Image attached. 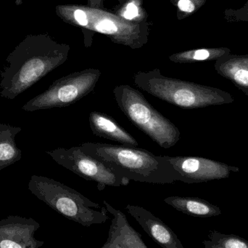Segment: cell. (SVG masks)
Instances as JSON below:
<instances>
[{"label": "cell", "instance_id": "obj_1", "mask_svg": "<svg viewBox=\"0 0 248 248\" xmlns=\"http://www.w3.org/2000/svg\"><path fill=\"white\" fill-rule=\"evenodd\" d=\"M71 48L47 34L28 35L7 57L0 96L16 99L68 60Z\"/></svg>", "mask_w": 248, "mask_h": 248}, {"label": "cell", "instance_id": "obj_2", "mask_svg": "<svg viewBox=\"0 0 248 248\" xmlns=\"http://www.w3.org/2000/svg\"><path fill=\"white\" fill-rule=\"evenodd\" d=\"M81 147L86 154L129 181L163 185L178 182L177 173L166 156L155 155L137 147L103 143H83Z\"/></svg>", "mask_w": 248, "mask_h": 248}, {"label": "cell", "instance_id": "obj_3", "mask_svg": "<svg viewBox=\"0 0 248 248\" xmlns=\"http://www.w3.org/2000/svg\"><path fill=\"white\" fill-rule=\"evenodd\" d=\"M55 11L58 17L65 23L103 33L118 45L140 49L148 42V21H130L115 13L88 5L61 4L57 6Z\"/></svg>", "mask_w": 248, "mask_h": 248}, {"label": "cell", "instance_id": "obj_4", "mask_svg": "<svg viewBox=\"0 0 248 248\" xmlns=\"http://www.w3.org/2000/svg\"><path fill=\"white\" fill-rule=\"evenodd\" d=\"M134 81L141 90L182 109H202L232 103L234 100L228 92L168 77L163 75L158 68L138 71L134 74Z\"/></svg>", "mask_w": 248, "mask_h": 248}, {"label": "cell", "instance_id": "obj_5", "mask_svg": "<svg viewBox=\"0 0 248 248\" xmlns=\"http://www.w3.org/2000/svg\"><path fill=\"white\" fill-rule=\"evenodd\" d=\"M29 190L58 214L84 227L104 224L110 218L106 208L54 179L33 175Z\"/></svg>", "mask_w": 248, "mask_h": 248}, {"label": "cell", "instance_id": "obj_6", "mask_svg": "<svg viewBox=\"0 0 248 248\" xmlns=\"http://www.w3.org/2000/svg\"><path fill=\"white\" fill-rule=\"evenodd\" d=\"M118 106L128 120L165 149L174 147L180 139L179 128L155 109L144 95L127 84L113 89Z\"/></svg>", "mask_w": 248, "mask_h": 248}, {"label": "cell", "instance_id": "obj_7", "mask_svg": "<svg viewBox=\"0 0 248 248\" xmlns=\"http://www.w3.org/2000/svg\"><path fill=\"white\" fill-rule=\"evenodd\" d=\"M101 71L87 68L55 80L47 90L31 99L22 107L26 112L66 107L81 100L95 88Z\"/></svg>", "mask_w": 248, "mask_h": 248}, {"label": "cell", "instance_id": "obj_8", "mask_svg": "<svg viewBox=\"0 0 248 248\" xmlns=\"http://www.w3.org/2000/svg\"><path fill=\"white\" fill-rule=\"evenodd\" d=\"M60 165L78 175L84 180L94 182L99 190L107 186H127L130 181L116 173L103 162L86 154L80 147L58 148L46 151Z\"/></svg>", "mask_w": 248, "mask_h": 248}, {"label": "cell", "instance_id": "obj_9", "mask_svg": "<svg viewBox=\"0 0 248 248\" xmlns=\"http://www.w3.org/2000/svg\"><path fill=\"white\" fill-rule=\"evenodd\" d=\"M166 157L177 173L178 182L188 184L227 179L231 173L240 172L238 167L204 157L192 156H166Z\"/></svg>", "mask_w": 248, "mask_h": 248}, {"label": "cell", "instance_id": "obj_10", "mask_svg": "<svg viewBox=\"0 0 248 248\" xmlns=\"http://www.w3.org/2000/svg\"><path fill=\"white\" fill-rule=\"evenodd\" d=\"M40 224L31 218L10 215L0 221V248H39L45 244L35 238Z\"/></svg>", "mask_w": 248, "mask_h": 248}, {"label": "cell", "instance_id": "obj_11", "mask_svg": "<svg viewBox=\"0 0 248 248\" xmlns=\"http://www.w3.org/2000/svg\"><path fill=\"white\" fill-rule=\"evenodd\" d=\"M125 209L157 245L163 248H184L173 230L151 212L138 205H127Z\"/></svg>", "mask_w": 248, "mask_h": 248}, {"label": "cell", "instance_id": "obj_12", "mask_svg": "<svg viewBox=\"0 0 248 248\" xmlns=\"http://www.w3.org/2000/svg\"><path fill=\"white\" fill-rule=\"evenodd\" d=\"M106 209L113 216L109 230L108 238L102 248H147L140 233L128 223L126 216L106 201Z\"/></svg>", "mask_w": 248, "mask_h": 248}, {"label": "cell", "instance_id": "obj_13", "mask_svg": "<svg viewBox=\"0 0 248 248\" xmlns=\"http://www.w3.org/2000/svg\"><path fill=\"white\" fill-rule=\"evenodd\" d=\"M89 121L90 128L96 136L116 141L127 147H138L137 140L112 116L103 112H92Z\"/></svg>", "mask_w": 248, "mask_h": 248}, {"label": "cell", "instance_id": "obj_14", "mask_svg": "<svg viewBox=\"0 0 248 248\" xmlns=\"http://www.w3.org/2000/svg\"><path fill=\"white\" fill-rule=\"evenodd\" d=\"M214 68L219 75L231 81L248 96V54L224 55L215 61Z\"/></svg>", "mask_w": 248, "mask_h": 248}, {"label": "cell", "instance_id": "obj_15", "mask_svg": "<svg viewBox=\"0 0 248 248\" xmlns=\"http://www.w3.org/2000/svg\"><path fill=\"white\" fill-rule=\"evenodd\" d=\"M164 202L176 211L191 216L210 218L221 214L218 206L195 197L170 196L166 198Z\"/></svg>", "mask_w": 248, "mask_h": 248}, {"label": "cell", "instance_id": "obj_16", "mask_svg": "<svg viewBox=\"0 0 248 248\" xmlns=\"http://www.w3.org/2000/svg\"><path fill=\"white\" fill-rule=\"evenodd\" d=\"M20 127L0 124V170L17 163L22 158V151L16 142Z\"/></svg>", "mask_w": 248, "mask_h": 248}, {"label": "cell", "instance_id": "obj_17", "mask_svg": "<svg viewBox=\"0 0 248 248\" xmlns=\"http://www.w3.org/2000/svg\"><path fill=\"white\" fill-rule=\"evenodd\" d=\"M230 53H231V50L227 48H202L172 54L169 56V60L177 64H189L199 61H217Z\"/></svg>", "mask_w": 248, "mask_h": 248}, {"label": "cell", "instance_id": "obj_18", "mask_svg": "<svg viewBox=\"0 0 248 248\" xmlns=\"http://www.w3.org/2000/svg\"><path fill=\"white\" fill-rule=\"evenodd\" d=\"M115 13L130 21L147 22L148 15L143 7V0H119Z\"/></svg>", "mask_w": 248, "mask_h": 248}, {"label": "cell", "instance_id": "obj_19", "mask_svg": "<svg viewBox=\"0 0 248 248\" xmlns=\"http://www.w3.org/2000/svg\"><path fill=\"white\" fill-rule=\"evenodd\" d=\"M209 240H204L202 245L205 248H248V241L235 234H225L218 231H211Z\"/></svg>", "mask_w": 248, "mask_h": 248}, {"label": "cell", "instance_id": "obj_20", "mask_svg": "<svg viewBox=\"0 0 248 248\" xmlns=\"http://www.w3.org/2000/svg\"><path fill=\"white\" fill-rule=\"evenodd\" d=\"M206 1L207 0H170L176 7V16L179 20H183L196 13Z\"/></svg>", "mask_w": 248, "mask_h": 248}, {"label": "cell", "instance_id": "obj_21", "mask_svg": "<svg viewBox=\"0 0 248 248\" xmlns=\"http://www.w3.org/2000/svg\"><path fill=\"white\" fill-rule=\"evenodd\" d=\"M224 18L230 23L235 22H248V0L247 2L237 9H227L224 12Z\"/></svg>", "mask_w": 248, "mask_h": 248}, {"label": "cell", "instance_id": "obj_22", "mask_svg": "<svg viewBox=\"0 0 248 248\" xmlns=\"http://www.w3.org/2000/svg\"><path fill=\"white\" fill-rule=\"evenodd\" d=\"M103 3L104 0H88L87 5L94 8H103Z\"/></svg>", "mask_w": 248, "mask_h": 248}]
</instances>
